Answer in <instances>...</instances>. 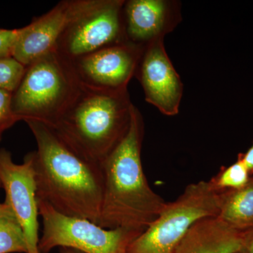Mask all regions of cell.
Masks as SVG:
<instances>
[{
	"label": "cell",
	"instance_id": "1",
	"mask_svg": "<svg viewBox=\"0 0 253 253\" xmlns=\"http://www.w3.org/2000/svg\"><path fill=\"white\" fill-rule=\"evenodd\" d=\"M24 122L37 143L33 154L38 199L65 215L98 224L104 196L101 166L76 154L47 125Z\"/></svg>",
	"mask_w": 253,
	"mask_h": 253
},
{
	"label": "cell",
	"instance_id": "2",
	"mask_svg": "<svg viewBox=\"0 0 253 253\" xmlns=\"http://www.w3.org/2000/svg\"><path fill=\"white\" fill-rule=\"evenodd\" d=\"M144 123L133 106L129 129L101 165L104 196L98 224L105 229L144 232L167 202L151 189L141 162Z\"/></svg>",
	"mask_w": 253,
	"mask_h": 253
},
{
	"label": "cell",
	"instance_id": "13",
	"mask_svg": "<svg viewBox=\"0 0 253 253\" xmlns=\"http://www.w3.org/2000/svg\"><path fill=\"white\" fill-rule=\"evenodd\" d=\"M242 232L232 229L217 217L195 222L173 253H238Z\"/></svg>",
	"mask_w": 253,
	"mask_h": 253
},
{
	"label": "cell",
	"instance_id": "19",
	"mask_svg": "<svg viewBox=\"0 0 253 253\" xmlns=\"http://www.w3.org/2000/svg\"><path fill=\"white\" fill-rule=\"evenodd\" d=\"M20 29H0V59L12 57L15 44L20 34Z\"/></svg>",
	"mask_w": 253,
	"mask_h": 253
},
{
	"label": "cell",
	"instance_id": "4",
	"mask_svg": "<svg viewBox=\"0 0 253 253\" xmlns=\"http://www.w3.org/2000/svg\"><path fill=\"white\" fill-rule=\"evenodd\" d=\"M81 86L72 62L52 50L26 66L13 92V112L20 121L35 120L52 126Z\"/></svg>",
	"mask_w": 253,
	"mask_h": 253
},
{
	"label": "cell",
	"instance_id": "21",
	"mask_svg": "<svg viewBox=\"0 0 253 253\" xmlns=\"http://www.w3.org/2000/svg\"><path fill=\"white\" fill-rule=\"evenodd\" d=\"M237 159L244 163L250 174L252 176L253 174V144L246 153H241L238 155Z\"/></svg>",
	"mask_w": 253,
	"mask_h": 253
},
{
	"label": "cell",
	"instance_id": "14",
	"mask_svg": "<svg viewBox=\"0 0 253 253\" xmlns=\"http://www.w3.org/2000/svg\"><path fill=\"white\" fill-rule=\"evenodd\" d=\"M217 217L241 232L253 229V176L241 189L219 192Z\"/></svg>",
	"mask_w": 253,
	"mask_h": 253
},
{
	"label": "cell",
	"instance_id": "12",
	"mask_svg": "<svg viewBox=\"0 0 253 253\" xmlns=\"http://www.w3.org/2000/svg\"><path fill=\"white\" fill-rule=\"evenodd\" d=\"M126 41L145 48L164 39L181 21V4L174 0H129L123 6Z\"/></svg>",
	"mask_w": 253,
	"mask_h": 253
},
{
	"label": "cell",
	"instance_id": "24",
	"mask_svg": "<svg viewBox=\"0 0 253 253\" xmlns=\"http://www.w3.org/2000/svg\"><path fill=\"white\" fill-rule=\"evenodd\" d=\"M0 141H1V140H0Z\"/></svg>",
	"mask_w": 253,
	"mask_h": 253
},
{
	"label": "cell",
	"instance_id": "15",
	"mask_svg": "<svg viewBox=\"0 0 253 253\" xmlns=\"http://www.w3.org/2000/svg\"><path fill=\"white\" fill-rule=\"evenodd\" d=\"M27 253L24 233L12 210L0 203V253Z\"/></svg>",
	"mask_w": 253,
	"mask_h": 253
},
{
	"label": "cell",
	"instance_id": "23",
	"mask_svg": "<svg viewBox=\"0 0 253 253\" xmlns=\"http://www.w3.org/2000/svg\"><path fill=\"white\" fill-rule=\"evenodd\" d=\"M1 187V181H0V188Z\"/></svg>",
	"mask_w": 253,
	"mask_h": 253
},
{
	"label": "cell",
	"instance_id": "18",
	"mask_svg": "<svg viewBox=\"0 0 253 253\" xmlns=\"http://www.w3.org/2000/svg\"><path fill=\"white\" fill-rule=\"evenodd\" d=\"M12 91L0 89V140L3 133L20 121L12 110Z\"/></svg>",
	"mask_w": 253,
	"mask_h": 253
},
{
	"label": "cell",
	"instance_id": "6",
	"mask_svg": "<svg viewBox=\"0 0 253 253\" xmlns=\"http://www.w3.org/2000/svg\"><path fill=\"white\" fill-rule=\"evenodd\" d=\"M38 201L43 226L40 253H49L56 247L84 253H126L131 243L141 234L120 228L105 229L88 219L61 214L42 200Z\"/></svg>",
	"mask_w": 253,
	"mask_h": 253
},
{
	"label": "cell",
	"instance_id": "5",
	"mask_svg": "<svg viewBox=\"0 0 253 253\" xmlns=\"http://www.w3.org/2000/svg\"><path fill=\"white\" fill-rule=\"evenodd\" d=\"M219 192L209 181L190 184L136 237L126 253H173L191 226L204 218L217 217Z\"/></svg>",
	"mask_w": 253,
	"mask_h": 253
},
{
	"label": "cell",
	"instance_id": "8",
	"mask_svg": "<svg viewBox=\"0 0 253 253\" xmlns=\"http://www.w3.org/2000/svg\"><path fill=\"white\" fill-rule=\"evenodd\" d=\"M0 181L6 194L4 202L12 210L24 233L27 253H40V214L33 152L25 156L22 164H17L9 151L0 149Z\"/></svg>",
	"mask_w": 253,
	"mask_h": 253
},
{
	"label": "cell",
	"instance_id": "22",
	"mask_svg": "<svg viewBox=\"0 0 253 253\" xmlns=\"http://www.w3.org/2000/svg\"><path fill=\"white\" fill-rule=\"evenodd\" d=\"M59 251L60 253H84L81 252V251H78L77 250L66 247L60 248Z\"/></svg>",
	"mask_w": 253,
	"mask_h": 253
},
{
	"label": "cell",
	"instance_id": "17",
	"mask_svg": "<svg viewBox=\"0 0 253 253\" xmlns=\"http://www.w3.org/2000/svg\"><path fill=\"white\" fill-rule=\"evenodd\" d=\"M26 66L13 57L0 59V89L14 92L26 72Z\"/></svg>",
	"mask_w": 253,
	"mask_h": 253
},
{
	"label": "cell",
	"instance_id": "16",
	"mask_svg": "<svg viewBox=\"0 0 253 253\" xmlns=\"http://www.w3.org/2000/svg\"><path fill=\"white\" fill-rule=\"evenodd\" d=\"M251 176L244 163L237 159L229 167L221 168L217 175L209 180L216 191L222 192L244 187L249 182Z\"/></svg>",
	"mask_w": 253,
	"mask_h": 253
},
{
	"label": "cell",
	"instance_id": "11",
	"mask_svg": "<svg viewBox=\"0 0 253 253\" xmlns=\"http://www.w3.org/2000/svg\"><path fill=\"white\" fill-rule=\"evenodd\" d=\"M95 0H65L46 14L21 28L12 57L28 66L54 49L58 40L73 20L94 4Z\"/></svg>",
	"mask_w": 253,
	"mask_h": 253
},
{
	"label": "cell",
	"instance_id": "9",
	"mask_svg": "<svg viewBox=\"0 0 253 253\" xmlns=\"http://www.w3.org/2000/svg\"><path fill=\"white\" fill-rule=\"evenodd\" d=\"M145 48L128 41L97 50L72 61L82 84L100 89H127Z\"/></svg>",
	"mask_w": 253,
	"mask_h": 253
},
{
	"label": "cell",
	"instance_id": "3",
	"mask_svg": "<svg viewBox=\"0 0 253 253\" xmlns=\"http://www.w3.org/2000/svg\"><path fill=\"white\" fill-rule=\"evenodd\" d=\"M133 106L127 89H96L81 83L67 109L49 126L76 154L101 166L129 129Z\"/></svg>",
	"mask_w": 253,
	"mask_h": 253
},
{
	"label": "cell",
	"instance_id": "20",
	"mask_svg": "<svg viewBox=\"0 0 253 253\" xmlns=\"http://www.w3.org/2000/svg\"><path fill=\"white\" fill-rule=\"evenodd\" d=\"M238 253H253V229L242 232L241 249Z\"/></svg>",
	"mask_w": 253,
	"mask_h": 253
},
{
	"label": "cell",
	"instance_id": "10",
	"mask_svg": "<svg viewBox=\"0 0 253 253\" xmlns=\"http://www.w3.org/2000/svg\"><path fill=\"white\" fill-rule=\"evenodd\" d=\"M135 77L142 86L146 101L165 116L178 114L184 85L168 56L164 39L153 42L145 47Z\"/></svg>",
	"mask_w": 253,
	"mask_h": 253
},
{
	"label": "cell",
	"instance_id": "7",
	"mask_svg": "<svg viewBox=\"0 0 253 253\" xmlns=\"http://www.w3.org/2000/svg\"><path fill=\"white\" fill-rule=\"evenodd\" d=\"M124 0H95L68 25L54 50L68 61L127 41L123 21Z\"/></svg>",
	"mask_w": 253,
	"mask_h": 253
}]
</instances>
